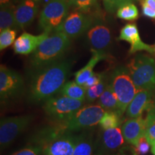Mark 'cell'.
<instances>
[{
  "instance_id": "cell-20",
  "label": "cell",
  "mask_w": 155,
  "mask_h": 155,
  "mask_svg": "<svg viewBox=\"0 0 155 155\" xmlns=\"http://www.w3.org/2000/svg\"><path fill=\"white\" fill-rule=\"evenodd\" d=\"M87 88L84 86H81L75 81H68L60 91L62 96L69 97L75 100L84 101L86 98Z\"/></svg>"
},
{
  "instance_id": "cell-7",
  "label": "cell",
  "mask_w": 155,
  "mask_h": 155,
  "mask_svg": "<svg viewBox=\"0 0 155 155\" xmlns=\"http://www.w3.org/2000/svg\"><path fill=\"white\" fill-rule=\"evenodd\" d=\"M71 6L69 0H49L39 17L40 28L43 32H53L67 17Z\"/></svg>"
},
{
  "instance_id": "cell-14",
  "label": "cell",
  "mask_w": 155,
  "mask_h": 155,
  "mask_svg": "<svg viewBox=\"0 0 155 155\" xmlns=\"http://www.w3.org/2000/svg\"><path fill=\"white\" fill-rule=\"evenodd\" d=\"M155 103V92L147 90L139 91L132 101L128 106L126 115L129 119L137 118L143 115Z\"/></svg>"
},
{
  "instance_id": "cell-2",
  "label": "cell",
  "mask_w": 155,
  "mask_h": 155,
  "mask_svg": "<svg viewBox=\"0 0 155 155\" xmlns=\"http://www.w3.org/2000/svg\"><path fill=\"white\" fill-rule=\"evenodd\" d=\"M71 39L61 32H53L32 53L30 64L33 72L63 59L71 46Z\"/></svg>"
},
{
  "instance_id": "cell-8",
  "label": "cell",
  "mask_w": 155,
  "mask_h": 155,
  "mask_svg": "<svg viewBox=\"0 0 155 155\" xmlns=\"http://www.w3.org/2000/svg\"><path fill=\"white\" fill-rule=\"evenodd\" d=\"M83 104L84 101H83L75 100L67 96L53 97L45 101L43 110L55 122H61L68 119L83 107Z\"/></svg>"
},
{
  "instance_id": "cell-39",
  "label": "cell",
  "mask_w": 155,
  "mask_h": 155,
  "mask_svg": "<svg viewBox=\"0 0 155 155\" xmlns=\"http://www.w3.org/2000/svg\"><path fill=\"white\" fill-rule=\"evenodd\" d=\"M154 54H155V45H154Z\"/></svg>"
},
{
  "instance_id": "cell-25",
  "label": "cell",
  "mask_w": 155,
  "mask_h": 155,
  "mask_svg": "<svg viewBox=\"0 0 155 155\" xmlns=\"http://www.w3.org/2000/svg\"><path fill=\"white\" fill-rule=\"evenodd\" d=\"M122 116L117 111H106L99 122L102 129L119 127L121 123Z\"/></svg>"
},
{
  "instance_id": "cell-31",
  "label": "cell",
  "mask_w": 155,
  "mask_h": 155,
  "mask_svg": "<svg viewBox=\"0 0 155 155\" xmlns=\"http://www.w3.org/2000/svg\"><path fill=\"white\" fill-rule=\"evenodd\" d=\"M12 155H42V150L40 145L32 143Z\"/></svg>"
},
{
  "instance_id": "cell-21",
  "label": "cell",
  "mask_w": 155,
  "mask_h": 155,
  "mask_svg": "<svg viewBox=\"0 0 155 155\" xmlns=\"http://www.w3.org/2000/svg\"><path fill=\"white\" fill-rule=\"evenodd\" d=\"M98 105L104 108L106 111H119V104L114 91L110 86L109 83L98 99ZM119 113V112H118Z\"/></svg>"
},
{
  "instance_id": "cell-35",
  "label": "cell",
  "mask_w": 155,
  "mask_h": 155,
  "mask_svg": "<svg viewBox=\"0 0 155 155\" xmlns=\"http://www.w3.org/2000/svg\"><path fill=\"white\" fill-rule=\"evenodd\" d=\"M141 7H142V14L144 16L155 19V9L146 5H141Z\"/></svg>"
},
{
  "instance_id": "cell-28",
  "label": "cell",
  "mask_w": 155,
  "mask_h": 155,
  "mask_svg": "<svg viewBox=\"0 0 155 155\" xmlns=\"http://www.w3.org/2000/svg\"><path fill=\"white\" fill-rule=\"evenodd\" d=\"M69 2L78 11L88 15L98 5V0H69Z\"/></svg>"
},
{
  "instance_id": "cell-29",
  "label": "cell",
  "mask_w": 155,
  "mask_h": 155,
  "mask_svg": "<svg viewBox=\"0 0 155 155\" xmlns=\"http://www.w3.org/2000/svg\"><path fill=\"white\" fill-rule=\"evenodd\" d=\"M16 31L12 29H7L1 31L0 33V50H3L9 47L15 42Z\"/></svg>"
},
{
  "instance_id": "cell-11",
  "label": "cell",
  "mask_w": 155,
  "mask_h": 155,
  "mask_svg": "<svg viewBox=\"0 0 155 155\" xmlns=\"http://www.w3.org/2000/svg\"><path fill=\"white\" fill-rule=\"evenodd\" d=\"M24 82L22 76L4 65L0 66V99L2 104L9 101L20 94Z\"/></svg>"
},
{
  "instance_id": "cell-36",
  "label": "cell",
  "mask_w": 155,
  "mask_h": 155,
  "mask_svg": "<svg viewBox=\"0 0 155 155\" xmlns=\"http://www.w3.org/2000/svg\"><path fill=\"white\" fill-rule=\"evenodd\" d=\"M141 5H146L155 9V0H141Z\"/></svg>"
},
{
  "instance_id": "cell-12",
  "label": "cell",
  "mask_w": 155,
  "mask_h": 155,
  "mask_svg": "<svg viewBox=\"0 0 155 155\" xmlns=\"http://www.w3.org/2000/svg\"><path fill=\"white\" fill-rule=\"evenodd\" d=\"M99 138L100 155H112L121 150L124 144V138L119 127L102 129Z\"/></svg>"
},
{
  "instance_id": "cell-33",
  "label": "cell",
  "mask_w": 155,
  "mask_h": 155,
  "mask_svg": "<svg viewBox=\"0 0 155 155\" xmlns=\"http://www.w3.org/2000/svg\"><path fill=\"white\" fill-rule=\"evenodd\" d=\"M105 78V75L104 73H94L91 76L88 78V80L86 81L83 86L86 87V88H90V87L94 86L95 85L98 84V83H100L103 79Z\"/></svg>"
},
{
  "instance_id": "cell-34",
  "label": "cell",
  "mask_w": 155,
  "mask_h": 155,
  "mask_svg": "<svg viewBox=\"0 0 155 155\" xmlns=\"http://www.w3.org/2000/svg\"><path fill=\"white\" fill-rule=\"evenodd\" d=\"M112 155H138L136 152L135 149L129 146L123 147L121 150Z\"/></svg>"
},
{
  "instance_id": "cell-1",
  "label": "cell",
  "mask_w": 155,
  "mask_h": 155,
  "mask_svg": "<svg viewBox=\"0 0 155 155\" xmlns=\"http://www.w3.org/2000/svg\"><path fill=\"white\" fill-rule=\"evenodd\" d=\"M72 67V61L62 59L33 73L29 89L32 102L46 101L53 98L66 83Z\"/></svg>"
},
{
  "instance_id": "cell-37",
  "label": "cell",
  "mask_w": 155,
  "mask_h": 155,
  "mask_svg": "<svg viewBox=\"0 0 155 155\" xmlns=\"http://www.w3.org/2000/svg\"><path fill=\"white\" fill-rule=\"evenodd\" d=\"M9 1L10 0H0V5H1V6L7 5V4L9 3Z\"/></svg>"
},
{
  "instance_id": "cell-17",
  "label": "cell",
  "mask_w": 155,
  "mask_h": 155,
  "mask_svg": "<svg viewBox=\"0 0 155 155\" xmlns=\"http://www.w3.org/2000/svg\"><path fill=\"white\" fill-rule=\"evenodd\" d=\"M146 120L142 116L129 119L121 127L124 138L127 143L136 146L141 137L145 135Z\"/></svg>"
},
{
  "instance_id": "cell-27",
  "label": "cell",
  "mask_w": 155,
  "mask_h": 155,
  "mask_svg": "<svg viewBox=\"0 0 155 155\" xmlns=\"http://www.w3.org/2000/svg\"><path fill=\"white\" fill-rule=\"evenodd\" d=\"M108 83L106 82L105 80V78H104L103 79L100 83H98V84L87 88L86 98L87 101L89 103H92L95 101L96 99H98L99 97L101 96L103 93L105 91Z\"/></svg>"
},
{
  "instance_id": "cell-30",
  "label": "cell",
  "mask_w": 155,
  "mask_h": 155,
  "mask_svg": "<svg viewBox=\"0 0 155 155\" xmlns=\"http://www.w3.org/2000/svg\"><path fill=\"white\" fill-rule=\"evenodd\" d=\"M106 10L109 13L117 11L121 6L127 3L132 2L134 0H102Z\"/></svg>"
},
{
  "instance_id": "cell-40",
  "label": "cell",
  "mask_w": 155,
  "mask_h": 155,
  "mask_svg": "<svg viewBox=\"0 0 155 155\" xmlns=\"http://www.w3.org/2000/svg\"><path fill=\"white\" fill-rule=\"evenodd\" d=\"M33 1H35V2H38V1H39V0H33Z\"/></svg>"
},
{
  "instance_id": "cell-10",
  "label": "cell",
  "mask_w": 155,
  "mask_h": 155,
  "mask_svg": "<svg viewBox=\"0 0 155 155\" xmlns=\"http://www.w3.org/2000/svg\"><path fill=\"white\" fill-rule=\"evenodd\" d=\"M94 24V19L92 16L75 11L68 15L54 32H61L70 39L75 38L88 31Z\"/></svg>"
},
{
  "instance_id": "cell-24",
  "label": "cell",
  "mask_w": 155,
  "mask_h": 155,
  "mask_svg": "<svg viewBox=\"0 0 155 155\" xmlns=\"http://www.w3.org/2000/svg\"><path fill=\"white\" fill-rule=\"evenodd\" d=\"M147 112L145 137L152 146L155 143V103Z\"/></svg>"
},
{
  "instance_id": "cell-23",
  "label": "cell",
  "mask_w": 155,
  "mask_h": 155,
  "mask_svg": "<svg viewBox=\"0 0 155 155\" xmlns=\"http://www.w3.org/2000/svg\"><path fill=\"white\" fill-rule=\"evenodd\" d=\"M94 144L92 137L87 134L78 136L75 150L72 155H92Z\"/></svg>"
},
{
  "instance_id": "cell-16",
  "label": "cell",
  "mask_w": 155,
  "mask_h": 155,
  "mask_svg": "<svg viewBox=\"0 0 155 155\" xmlns=\"http://www.w3.org/2000/svg\"><path fill=\"white\" fill-rule=\"evenodd\" d=\"M50 34L51 33L43 32L39 35H33L28 32H24L16 39L13 45L15 53L19 55H29L34 53L40 44L49 36Z\"/></svg>"
},
{
  "instance_id": "cell-22",
  "label": "cell",
  "mask_w": 155,
  "mask_h": 155,
  "mask_svg": "<svg viewBox=\"0 0 155 155\" xmlns=\"http://www.w3.org/2000/svg\"><path fill=\"white\" fill-rule=\"evenodd\" d=\"M15 7L11 4L1 6L0 9V30L12 29L17 26L15 17Z\"/></svg>"
},
{
  "instance_id": "cell-19",
  "label": "cell",
  "mask_w": 155,
  "mask_h": 155,
  "mask_svg": "<svg viewBox=\"0 0 155 155\" xmlns=\"http://www.w3.org/2000/svg\"><path fill=\"white\" fill-rule=\"evenodd\" d=\"M91 53L92 57L89 60L88 63L75 73V81L81 86H83L89 78L94 74V68L98 62L105 60L107 58V55L104 52L91 50Z\"/></svg>"
},
{
  "instance_id": "cell-9",
  "label": "cell",
  "mask_w": 155,
  "mask_h": 155,
  "mask_svg": "<svg viewBox=\"0 0 155 155\" xmlns=\"http://www.w3.org/2000/svg\"><path fill=\"white\" fill-rule=\"evenodd\" d=\"M32 120L33 116L30 114L2 119L0 122V145L2 150L10 145L30 126Z\"/></svg>"
},
{
  "instance_id": "cell-38",
  "label": "cell",
  "mask_w": 155,
  "mask_h": 155,
  "mask_svg": "<svg viewBox=\"0 0 155 155\" xmlns=\"http://www.w3.org/2000/svg\"><path fill=\"white\" fill-rule=\"evenodd\" d=\"M151 151H152V154L155 155V143L151 146Z\"/></svg>"
},
{
  "instance_id": "cell-3",
  "label": "cell",
  "mask_w": 155,
  "mask_h": 155,
  "mask_svg": "<svg viewBox=\"0 0 155 155\" xmlns=\"http://www.w3.org/2000/svg\"><path fill=\"white\" fill-rule=\"evenodd\" d=\"M78 136L62 130L55 124L45 128L32 139L42 147V155H72Z\"/></svg>"
},
{
  "instance_id": "cell-4",
  "label": "cell",
  "mask_w": 155,
  "mask_h": 155,
  "mask_svg": "<svg viewBox=\"0 0 155 155\" xmlns=\"http://www.w3.org/2000/svg\"><path fill=\"white\" fill-rule=\"evenodd\" d=\"M127 68L139 91L155 92V61L145 54H139L131 60Z\"/></svg>"
},
{
  "instance_id": "cell-32",
  "label": "cell",
  "mask_w": 155,
  "mask_h": 155,
  "mask_svg": "<svg viewBox=\"0 0 155 155\" xmlns=\"http://www.w3.org/2000/svg\"><path fill=\"white\" fill-rule=\"evenodd\" d=\"M151 144L144 136L141 137L137 144L134 147L135 151L138 155H145L149 152L150 150Z\"/></svg>"
},
{
  "instance_id": "cell-13",
  "label": "cell",
  "mask_w": 155,
  "mask_h": 155,
  "mask_svg": "<svg viewBox=\"0 0 155 155\" xmlns=\"http://www.w3.org/2000/svg\"><path fill=\"white\" fill-rule=\"evenodd\" d=\"M119 40L126 41L131 45L129 51L130 55L139 51H147L151 54H154V46L146 44L141 40L137 26L134 23H129L122 28Z\"/></svg>"
},
{
  "instance_id": "cell-5",
  "label": "cell",
  "mask_w": 155,
  "mask_h": 155,
  "mask_svg": "<svg viewBox=\"0 0 155 155\" xmlns=\"http://www.w3.org/2000/svg\"><path fill=\"white\" fill-rule=\"evenodd\" d=\"M109 84L119 104V114L121 116L127 111L139 90L136 87L128 68L119 67L111 73Z\"/></svg>"
},
{
  "instance_id": "cell-26",
  "label": "cell",
  "mask_w": 155,
  "mask_h": 155,
  "mask_svg": "<svg viewBox=\"0 0 155 155\" xmlns=\"http://www.w3.org/2000/svg\"><path fill=\"white\" fill-rule=\"evenodd\" d=\"M116 16L124 20L134 21L139 17V11L133 2L127 3L116 11Z\"/></svg>"
},
{
  "instance_id": "cell-15",
  "label": "cell",
  "mask_w": 155,
  "mask_h": 155,
  "mask_svg": "<svg viewBox=\"0 0 155 155\" xmlns=\"http://www.w3.org/2000/svg\"><path fill=\"white\" fill-rule=\"evenodd\" d=\"M87 39L91 50L104 52V50L111 45V32L106 25H94L87 32Z\"/></svg>"
},
{
  "instance_id": "cell-6",
  "label": "cell",
  "mask_w": 155,
  "mask_h": 155,
  "mask_svg": "<svg viewBox=\"0 0 155 155\" xmlns=\"http://www.w3.org/2000/svg\"><path fill=\"white\" fill-rule=\"evenodd\" d=\"M105 112V110L98 104L83 106L68 119L63 121L55 122V124L62 130L74 132L96 126L99 124Z\"/></svg>"
},
{
  "instance_id": "cell-18",
  "label": "cell",
  "mask_w": 155,
  "mask_h": 155,
  "mask_svg": "<svg viewBox=\"0 0 155 155\" xmlns=\"http://www.w3.org/2000/svg\"><path fill=\"white\" fill-rule=\"evenodd\" d=\"M38 12V7L33 0H23L15 8V17L18 28L24 29L34 21Z\"/></svg>"
}]
</instances>
